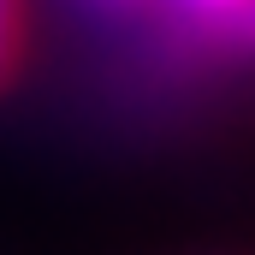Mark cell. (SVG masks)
<instances>
[{"mask_svg":"<svg viewBox=\"0 0 255 255\" xmlns=\"http://www.w3.org/2000/svg\"><path fill=\"white\" fill-rule=\"evenodd\" d=\"M166 6H172L184 24H202V30H214V24H220V18H226L238 0H166Z\"/></svg>","mask_w":255,"mask_h":255,"instance_id":"cell-2","label":"cell"},{"mask_svg":"<svg viewBox=\"0 0 255 255\" xmlns=\"http://www.w3.org/2000/svg\"><path fill=\"white\" fill-rule=\"evenodd\" d=\"M77 6H89V12H130V6H142V0H77Z\"/></svg>","mask_w":255,"mask_h":255,"instance_id":"cell-4","label":"cell"},{"mask_svg":"<svg viewBox=\"0 0 255 255\" xmlns=\"http://www.w3.org/2000/svg\"><path fill=\"white\" fill-rule=\"evenodd\" d=\"M18 60V0H0V83Z\"/></svg>","mask_w":255,"mask_h":255,"instance_id":"cell-3","label":"cell"},{"mask_svg":"<svg viewBox=\"0 0 255 255\" xmlns=\"http://www.w3.org/2000/svg\"><path fill=\"white\" fill-rule=\"evenodd\" d=\"M214 42L232 48V54H255V0H238V6L214 24Z\"/></svg>","mask_w":255,"mask_h":255,"instance_id":"cell-1","label":"cell"}]
</instances>
